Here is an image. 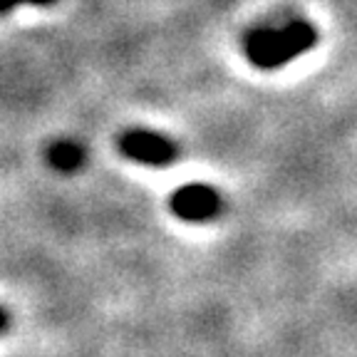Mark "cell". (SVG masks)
Here are the masks:
<instances>
[{"instance_id":"1","label":"cell","mask_w":357,"mask_h":357,"mask_svg":"<svg viewBox=\"0 0 357 357\" xmlns=\"http://www.w3.org/2000/svg\"><path fill=\"white\" fill-rule=\"evenodd\" d=\"M318 45V30L305 20H293L285 28L253 30L245 40V55L258 70H278L293 57Z\"/></svg>"},{"instance_id":"2","label":"cell","mask_w":357,"mask_h":357,"mask_svg":"<svg viewBox=\"0 0 357 357\" xmlns=\"http://www.w3.org/2000/svg\"><path fill=\"white\" fill-rule=\"evenodd\" d=\"M119 151L129 156L132 162L146 164V167H169L176 162V144L169 137L149 129H132L119 137Z\"/></svg>"},{"instance_id":"4","label":"cell","mask_w":357,"mask_h":357,"mask_svg":"<svg viewBox=\"0 0 357 357\" xmlns=\"http://www.w3.org/2000/svg\"><path fill=\"white\" fill-rule=\"evenodd\" d=\"M47 162L57 172L73 174L84 164V149L82 144H77L73 139H60L55 144H50V149H47Z\"/></svg>"},{"instance_id":"5","label":"cell","mask_w":357,"mask_h":357,"mask_svg":"<svg viewBox=\"0 0 357 357\" xmlns=\"http://www.w3.org/2000/svg\"><path fill=\"white\" fill-rule=\"evenodd\" d=\"M57 0H0V15L10 13L17 6H52Z\"/></svg>"},{"instance_id":"3","label":"cell","mask_w":357,"mask_h":357,"mask_svg":"<svg viewBox=\"0 0 357 357\" xmlns=\"http://www.w3.org/2000/svg\"><path fill=\"white\" fill-rule=\"evenodd\" d=\"M169 204H172V211L181 221H189V223H206L213 216H218L223 208L221 194L206 184L181 186L178 191H174Z\"/></svg>"},{"instance_id":"6","label":"cell","mask_w":357,"mask_h":357,"mask_svg":"<svg viewBox=\"0 0 357 357\" xmlns=\"http://www.w3.org/2000/svg\"><path fill=\"white\" fill-rule=\"evenodd\" d=\"M8 328H10V312L0 305V333H6Z\"/></svg>"}]
</instances>
